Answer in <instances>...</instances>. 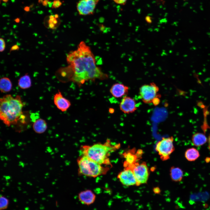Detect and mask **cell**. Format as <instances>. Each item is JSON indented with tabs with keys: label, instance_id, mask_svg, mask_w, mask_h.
Listing matches in <instances>:
<instances>
[{
	"label": "cell",
	"instance_id": "obj_30",
	"mask_svg": "<svg viewBox=\"0 0 210 210\" xmlns=\"http://www.w3.org/2000/svg\"><path fill=\"white\" fill-rule=\"evenodd\" d=\"M207 142L208 144V146H210V134L209 135L207 138Z\"/></svg>",
	"mask_w": 210,
	"mask_h": 210
},
{
	"label": "cell",
	"instance_id": "obj_35",
	"mask_svg": "<svg viewBox=\"0 0 210 210\" xmlns=\"http://www.w3.org/2000/svg\"><path fill=\"white\" fill-rule=\"evenodd\" d=\"M43 0H38V2L39 3H42Z\"/></svg>",
	"mask_w": 210,
	"mask_h": 210
},
{
	"label": "cell",
	"instance_id": "obj_23",
	"mask_svg": "<svg viewBox=\"0 0 210 210\" xmlns=\"http://www.w3.org/2000/svg\"><path fill=\"white\" fill-rule=\"evenodd\" d=\"M62 4V2L60 0H55L53 1L52 6V8H57L60 6Z\"/></svg>",
	"mask_w": 210,
	"mask_h": 210
},
{
	"label": "cell",
	"instance_id": "obj_34",
	"mask_svg": "<svg viewBox=\"0 0 210 210\" xmlns=\"http://www.w3.org/2000/svg\"><path fill=\"white\" fill-rule=\"evenodd\" d=\"M54 17L55 18H58V15L57 14H56L55 15Z\"/></svg>",
	"mask_w": 210,
	"mask_h": 210
},
{
	"label": "cell",
	"instance_id": "obj_6",
	"mask_svg": "<svg viewBox=\"0 0 210 210\" xmlns=\"http://www.w3.org/2000/svg\"><path fill=\"white\" fill-rule=\"evenodd\" d=\"M159 90L158 87L153 82L148 84L144 85L139 89L140 98L145 104L151 103L155 98L161 97V95L158 93Z\"/></svg>",
	"mask_w": 210,
	"mask_h": 210
},
{
	"label": "cell",
	"instance_id": "obj_27",
	"mask_svg": "<svg viewBox=\"0 0 210 210\" xmlns=\"http://www.w3.org/2000/svg\"><path fill=\"white\" fill-rule=\"evenodd\" d=\"M153 190V192L155 194H159L161 192L160 189L158 187L154 188Z\"/></svg>",
	"mask_w": 210,
	"mask_h": 210
},
{
	"label": "cell",
	"instance_id": "obj_25",
	"mask_svg": "<svg viewBox=\"0 0 210 210\" xmlns=\"http://www.w3.org/2000/svg\"><path fill=\"white\" fill-rule=\"evenodd\" d=\"M116 3L121 5H125L127 0H112Z\"/></svg>",
	"mask_w": 210,
	"mask_h": 210
},
{
	"label": "cell",
	"instance_id": "obj_20",
	"mask_svg": "<svg viewBox=\"0 0 210 210\" xmlns=\"http://www.w3.org/2000/svg\"><path fill=\"white\" fill-rule=\"evenodd\" d=\"M12 84L10 79L8 77H4L0 80V90L3 93L10 92L12 89Z\"/></svg>",
	"mask_w": 210,
	"mask_h": 210
},
{
	"label": "cell",
	"instance_id": "obj_4",
	"mask_svg": "<svg viewBox=\"0 0 210 210\" xmlns=\"http://www.w3.org/2000/svg\"><path fill=\"white\" fill-rule=\"evenodd\" d=\"M77 162L79 174L92 177L105 175L111 167L102 166L88 157L82 155L78 158Z\"/></svg>",
	"mask_w": 210,
	"mask_h": 210
},
{
	"label": "cell",
	"instance_id": "obj_37",
	"mask_svg": "<svg viewBox=\"0 0 210 210\" xmlns=\"http://www.w3.org/2000/svg\"><path fill=\"white\" fill-rule=\"evenodd\" d=\"M3 0L4 2H7L8 1V0Z\"/></svg>",
	"mask_w": 210,
	"mask_h": 210
},
{
	"label": "cell",
	"instance_id": "obj_32",
	"mask_svg": "<svg viewBox=\"0 0 210 210\" xmlns=\"http://www.w3.org/2000/svg\"><path fill=\"white\" fill-rule=\"evenodd\" d=\"M24 10L26 11H29V7L27 6L24 8Z\"/></svg>",
	"mask_w": 210,
	"mask_h": 210
},
{
	"label": "cell",
	"instance_id": "obj_14",
	"mask_svg": "<svg viewBox=\"0 0 210 210\" xmlns=\"http://www.w3.org/2000/svg\"><path fill=\"white\" fill-rule=\"evenodd\" d=\"M96 196L90 190H86L80 192L78 194V199L81 203L84 205L89 206L95 202Z\"/></svg>",
	"mask_w": 210,
	"mask_h": 210
},
{
	"label": "cell",
	"instance_id": "obj_15",
	"mask_svg": "<svg viewBox=\"0 0 210 210\" xmlns=\"http://www.w3.org/2000/svg\"><path fill=\"white\" fill-rule=\"evenodd\" d=\"M32 127L33 130L36 133L41 134L46 131L47 128V124L45 120L40 118L34 121Z\"/></svg>",
	"mask_w": 210,
	"mask_h": 210
},
{
	"label": "cell",
	"instance_id": "obj_5",
	"mask_svg": "<svg viewBox=\"0 0 210 210\" xmlns=\"http://www.w3.org/2000/svg\"><path fill=\"white\" fill-rule=\"evenodd\" d=\"M172 136L163 137L158 141L155 147V150L163 161L169 159L170 155L175 150Z\"/></svg>",
	"mask_w": 210,
	"mask_h": 210
},
{
	"label": "cell",
	"instance_id": "obj_12",
	"mask_svg": "<svg viewBox=\"0 0 210 210\" xmlns=\"http://www.w3.org/2000/svg\"><path fill=\"white\" fill-rule=\"evenodd\" d=\"M53 101L57 108L62 112L66 111L71 105L70 102L64 97L59 90L54 95Z\"/></svg>",
	"mask_w": 210,
	"mask_h": 210
},
{
	"label": "cell",
	"instance_id": "obj_26",
	"mask_svg": "<svg viewBox=\"0 0 210 210\" xmlns=\"http://www.w3.org/2000/svg\"><path fill=\"white\" fill-rule=\"evenodd\" d=\"M19 49V46L15 44L12 46L10 48V52L11 51L18 50Z\"/></svg>",
	"mask_w": 210,
	"mask_h": 210
},
{
	"label": "cell",
	"instance_id": "obj_1",
	"mask_svg": "<svg viewBox=\"0 0 210 210\" xmlns=\"http://www.w3.org/2000/svg\"><path fill=\"white\" fill-rule=\"evenodd\" d=\"M66 60L69 66L57 72L61 81H72L80 86L89 80H103L108 77L97 66L90 48L84 41L80 43L76 50L67 54Z\"/></svg>",
	"mask_w": 210,
	"mask_h": 210
},
{
	"label": "cell",
	"instance_id": "obj_9",
	"mask_svg": "<svg viewBox=\"0 0 210 210\" xmlns=\"http://www.w3.org/2000/svg\"><path fill=\"white\" fill-rule=\"evenodd\" d=\"M117 178L123 185L129 186L136 185V181L132 169L128 167L124 168L119 173Z\"/></svg>",
	"mask_w": 210,
	"mask_h": 210
},
{
	"label": "cell",
	"instance_id": "obj_17",
	"mask_svg": "<svg viewBox=\"0 0 210 210\" xmlns=\"http://www.w3.org/2000/svg\"><path fill=\"white\" fill-rule=\"evenodd\" d=\"M169 172L171 178L173 181L178 182L182 180L183 176V172L180 168L172 166L170 169Z\"/></svg>",
	"mask_w": 210,
	"mask_h": 210
},
{
	"label": "cell",
	"instance_id": "obj_7",
	"mask_svg": "<svg viewBox=\"0 0 210 210\" xmlns=\"http://www.w3.org/2000/svg\"><path fill=\"white\" fill-rule=\"evenodd\" d=\"M130 168L132 169L135 178L137 182L136 186H138L147 183L149 172L145 162H143L140 163L137 162Z\"/></svg>",
	"mask_w": 210,
	"mask_h": 210
},
{
	"label": "cell",
	"instance_id": "obj_28",
	"mask_svg": "<svg viewBox=\"0 0 210 210\" xmlns=\"http://www.w3.org/2000/svg\"><path fill=\"white\" fill-rule=\"evenodd\" d=\"M146 21L148 23H151L152 22V17L149 16H147L145 18Z\"/></svg>",
	"mask_w": 210,
	"mask_h": 210
},
{
	"label": "cell",
	"instance_id": "obj_13",
	"mask_svg": "<svg viewBox=\"0 0 210 210\" xmlns=\"http://www.w3.org/2000/svg\"><path fill=\"white\" fill-rule=\"evenodd\" d=\"M129 90V88L127 86L117 83L112 86L110 90V92L114 97L120 98L127 95Z\"/></svg>",
	"mask_w": 210,
	"mask_h": 210
},
{
	"label": "cell",
	"instance_id": "obj_38",
	"mask_svg": "<svg viewBox=\"0 0 210 210\" xmlns=\"http://www.w3.org/2000/svg\"><path fill=\"white\" fill-rule=\"evenodd\" d=\"M208 148L210 151V146H208Z\"/></svg>",
	"mask_w": 210,
	"mask_h": 210
},
{
	"label": "cell",
	"instance_id": "obj_18",
	"mask_svg": "<svg viewBox=\"0 0 210 210\" xmlns=\"http://www.w3.org/2000/svg\"><path fill=\"white\" fill-rule=\"evenodd\" d=\"M200 155L199 151L193 147L187 149L184 153L185 158L188 161L190 162L195 161L199 158Z\"/></svg>",
	"mask_w": 210,
	"mask_h": 210
},
{
	"label": "cell",
	"instance_id": "obj_21",
	"mask_svg": "<svg viewBox=\"0 0 210 210\" xmlns=\"http://www.w3.org/2000/svg\"><path fill=\"white\" fill-rule=\"evenodd\" d=\"M9 204L8 200L3 196H1L0 198V209L1 210L7 208Z\"/></svg>",
	"mask_w": 210,
	"mask_h": 210
},
{
	"label": "cell",
	"instance_id": "obj_22",
	"mask_svg": "<svg viewBox=\"0 0 210 210\" xmlns=\"http://www.w3.org/2000/svg\"><path fill=\"white\" fill-rule=\"evenodd\" d=\"M0 51L3 52L5 50L6 47V44L4 39L1 38L0 39Z\"/></svg>",
	"mask_w": 210,
	"mask_h": 210
},
{
	"label": "cell",
	"instance_id": "obj_2",
	"mask_svg": "<svg viewBox=\"0 0 210 210\" xmlns=\"http://www.w3.org/2000/svg\"><path fill=\"white\" fill-rule=\"evenodd\" d=\"M24 106L19 95L13 97L6 94L0 99V118L4 124L9 127L16 125L19 121L24 123L25 116L22 109Z\"/></svg>",
	"mask_w": 210,
	"mask_h": 210
},
{
	"label": "cell",
	"instance_id": "obj_31",
	"mask_svg": "<svg viewBox=\"0 0 210 210\" xmlns=\"http://www.w3.org/2000/svg\"><path fill=\"white\" fill-rule=\"evenodd\" d=\"M114 109L112 108H110L109 110V113H113L114 112Z\"/></svg>",
	"mask_w": 210,
	"mask_h": 210
},
{
	"label": "cell",
	"instance_id": "obj_24",
	"mask_svg": "<svg viewBox=\"0 0 210 210\" xmlns=\"http://www.w3.org/2000/svg\"><path fill=\"white\" fill-rule=\"evenodd\" d=\"M160 97H156L153 99L152 103L154 106H157L160 104Z\"/></svg>",
	"mask_w": 210,
	"mask_h": 210
},
{
	"label": "cell",
	"instance_id": "obj_33",
	"mask_svg": "<svg viewBox=\"0 0 210 210\" xmlns=\"http://www.w3.org/2000/svg\"><path fill=\"white\" fill-rule=\"evenodd\" d=\"M14 20L16 22L19 23L20 21V19L19 18H17Z\"/></svg>",
	"mask_w": 210,
	"mask_h": 210
},
{
	"label": "cell",
	"instance_id": "obj_29",
	"mask_svg": "<svg viewBox=\"0 0 210 210\" xmlns=\"http://www.w3.org/2000/svg\"><path fill=\"white\" fill-rule=\"evenodd\" d=\"M48 0H44L43 1L42 3L43 6H46L48 4Z\"/></svg>",
	"mask_w": 210,
	"mask_h": 210
},
{
	"label": "cell",
	"instance_id": "obj_8",
	"mask_svg": "<svg viewBox=\"0 0 210 210\" xmlns=\"http://www.w3.org/2000/svg\"><path fill=\"white\" fill-rule=\"evenodd\" d=\"M99 0H80L77 3L76 8L79 15L93 14Z\"/></svg>",
	"mask_w": 210,
	"mask_h": 210
},
{
	"label": "cell",
	"instance_id": "obj_16",
	"mask_svg": "<svg viewBox=\"0 0 210 210\" xmlns=\"http://www.w3.org/2000/svg\"><path fill=\"white\" fill-rule=\"evenodd\" d=\"M191 140L193 144L195 146H200L207 142V138L204 134L197 132L192 136Z\"/></svg>",
	"mask_w": 210,
	"mask_h": 210
},
{
	"label": "cell",
	"instance_id": "obj_10",
	"mask_svg": "<svg viewBox=\"0 0 210 210\" xmlns=\"http://www.w3.org/2000/svg\"><path fill=\"white\" fill-rule=\"evenodd\" d=\"M135 149H131L124 152L123 155L125 159L123 163L124 168L130 167L132 165L138 162L142 154V150H138L135 153Z\"/></svg>",
	"mask_w": 210,
	"mask_h": 210
},
{
	"label": "cell",
	"instance_id": "obj_19",
	"mask_svg": "<svg viewBox=\"0 0 210 210\" xmlns=\"http://www.w3.org/2000/svg\"><path fill=\"white\" fill-rule=\"evenodd\" d=\"M18 86L22 89L29 88L32 86V81L29 76L27 74L21 77L18 80Z\"/></svg>",
	"mask_w": 210,
	"mask_h": 210
},
{
	"label": "cell",
	"instance_id": "obj_11",
	"mask_svg": "<svg viewBox=\"0 0 210 210\" xmlns=\"http://www.w3.org/2000/svg\"><path fill=\"white\" fill-rule=\"evenodd\" d=\"M119 108L120 110L125 114L133 113L137 109L135 100L127 96H125L122 99L119 104Z\"/></svg>",
	"mask_w": 210,
	"mask_h": 210
},
{
	"label": "cell",
	"instance_id": "obj_3",
	"mask_svg": "<svg viewBox=\"0 0 210 210\" xmlns=\"http://www.w3.org/2000/svg\"><path fill=\"white\" fill-rule=\"evenodd\" d=\"M119 144H113L107 139L104 143H97L91 145H84L80 148L82 155L86 156L98 163L112 167L109 157L112 152L118 149Z\"/></svg>",
	"mask_w": 210,
	"mask_h": 210
},
{
	"label": "cell",
	"instance_id": "obj_36",
	"mask_svg": "<svg viewBox=\"0 0 210 210\" xmlns=\"http://www.w3.org/2000/svg\"><path fill=\"white\" fill-rule=\"evenodd\" d=\"M48 5L49 7H51V6H52V3L51 2L49 4H48Z\"/></svg>",
	"mask_w": 210,
	"mask_h": 210
}]
</instances>
